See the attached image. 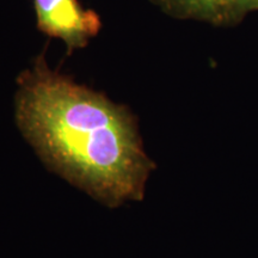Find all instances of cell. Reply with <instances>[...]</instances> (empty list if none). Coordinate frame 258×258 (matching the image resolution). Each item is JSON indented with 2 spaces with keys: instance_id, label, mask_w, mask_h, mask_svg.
<instances>
[{
  "instance_id": "3957f363",
  "label": "cell",
  "mask_w": 258,
  "mask_h": 258,
  "mask_svg": "<svg viewBox=\"0 0 258 258\" xmlns=\"http://www.w3.org/2000/svg\"><path fill=\"white\" fill-rule=\"evenodd\" d=\"M176 19L198 21L214 27H234L258 11V0H148Z\"/></svg>"
},
{
  "instance_id": "7a4b0ae2",
  "label": "cell",
  "mask_w": 258,
  "mask_h": 258,
  "mask_svg": "<svg viewBox=\"0 0 258 258\" xmlns=\"http://www.w3.org/2000/svg\"><path fill=\"white\" fill-rule=\"evenodd\" d=\"M36 28L66 46L67 54L83 49L99 34L101 17L78 0H34Z\"/></svg>"
},
{
  "instance_id": "6da1fadb",
  "label": "cell",
  "mask_w": 258,
  "mask_h": 258,
  "mask_svg": "<svg viewBox=\"0 0 258 258\" xmlns=\"http://www.w3.org/2000/svg\"><path fill=\"white\" fill-rule=\"evenodd\" d=\"M16 83V124L47 166L109 207L143 199L154 163L127 106L50 69L44 53Z\"/></svg>"
}]
</instances>
